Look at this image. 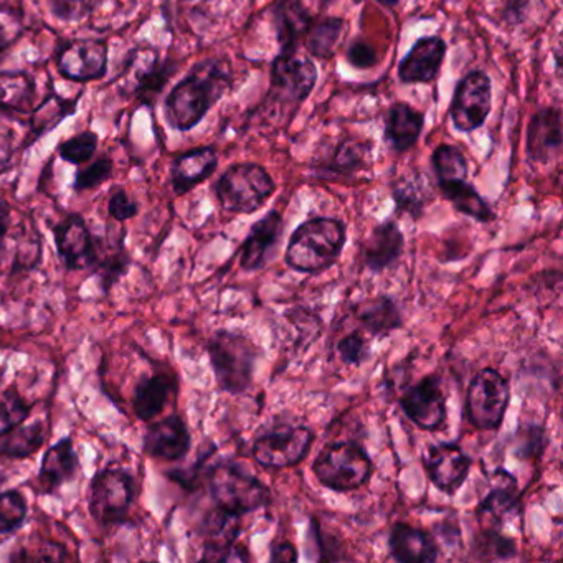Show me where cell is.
Listing matches in <instances>:
<instances>
[{"label": "cell", "instance_id": "b9f144b4", "mask_svg": "<svg viewBox=\"0 0 563 563\" xmlns=\"http://www.w3.org/2000/svg\"><path fill=\"white\" fill-rule=\"evenodd\" d=\"M98 143H100V140H98L97 133L85 131V133L77 134L70 140H65L58 146V154H60L62 159L74 164V166H84V164L93 159Z\"/></svg>", "mask_w": 563, "mask_h": 563}, {"label": "cell", "instance_id": "484cf974", "mask_svg": "<svg viewBox=\"0 0 563 563\" xmlns=\"http://www.w3.org/2000/svg\"><path fill=\"white\" fill-rule=\"evenodd\" d=\"M219 167V154L213 146L187 151L174 159L170 183L177 196L190 192L199 184L206 183Z\"/></svg>", "mask_w": 563, "mask_h": 563}, {"label": "cell", "instance_id": "d6a6232c", "mask_svg": "<svg viewBox=\"0 0 563 563\" xmlns=\"http://www.w3.org/2000/svg\"><path fill=\"white\" fill-rule=\"evenodd\" d=\"M371 154V144L358 143L354 140H345L339 143L328 163L316 167L318 176H351L365 166V159Z\"/></svg>", "mask_w": 563, "mask_h": 563}, {"label": "cell", "instance_id": "d6986e66", "mask_svg": "<svg viewBox=\"0 0 563 563\" xmlns=\"http://www.w3.org/2000/svg\"><path fill=\"white\" fill-rule=\"evenodd\" d=\"M562 111L543 107L530 118L526 154L530 163L547 164L562 151Z\"/></svg>", "mask_w": 563, "mask_h": 563}, {"label": "cell", "instance_id": "11a10c76", "mask_svg": "<svg viewBox=\"0 0 563 563\" xmlns=\"http://www.w3.org/2000/svg\"><path fill=\"white\" fill-rule=\"evenodd\" d=\"M378 4L384 5V8L394 9L400 4L401 0H375Z\"/></svg>", "mask_w": 563, "mask_h": 563}, {"label": "cell", "instance_id": "6da1fadb", "mask_svg": "<svg viewBox=\"0 0 563 563\" xmlns=\"http://www.w3.org/2000/svg\"><path fill=\"white\" fill-rule=\"evenodd\" d=\"M232 84V71L225 60L209 58L200 62L167 95L164 101L167 124L180 133L194 130L213 104L225 97Z\"/></svg>", "mask_w": 563, "mask_h": 563}, {"label": "cell", "instance_id": "83f0119b", "mask_svg": "<svg viewBox=\"0 0 563 563\" xmlns=\"http://www.w3.org/2000/svg\"><path fill=\"white\" fill-rule=\"evenodd\" d=\"M424 128V114L411 104L398 101L388 110L385 120V141L397 153L413 150L420 141Z\"/></svg>", "mask_w": 563, "mask_h": 563}, {"label": "cell", "instance_id": "9a60e30c", "mask_svg": "<svg viewBox=\"0 0 563 563\" xmlns=\"http://www.w3.org/2000/svg\"><path fill=\"white\" fill-rule=\"evenodd\" d=\"M401 410L423 430H437L446 418V395L437 375H428L405 391Z\"/></svg>", "mask_w": 563, "mask_h": 563}, {"label": "cell", "instance_id": "5b68a950", "mask_svg": "<svg viewBox=\"0 0 563 563\" xmlns=\"http://www.w3.org/2000/svg\"><path fill=\"white\" fill-rule=\"evenodd\" d=\"M136 477L123 467H104L91 477L88 510L100 526L126 522L136 499Z\"/></svg>", "mask_w": 563, "mask_h": 563}, {"label": "cell", "instance_id": "7bdbcfd3", "mask_svg": "<svg viewBox=\"0 0 563 563\" xmlns=\"http://www.w3.org/2000/svg\"><path fill=\"white\" fill-rule=\"evenodd\" d=\"M113 170L114 164L111 157H98L90 166L78 170L77 176H75L74 189L77 192L98 189V187L103 186L107 180L113 177Z\"/></svg>", "mask_w": 563, "mask_h": 563}, {"label": "cell", "instance_id": "7a4b0ae2", "mask_svg": "<svg viewBox=\"0 0 563 563\" xmlns=\"http://www.w3.org/2000/svg\"><path fill=\"white\" fill-rule=\"evenodd\" d=\"M344 245V223L318 217L295 230L286 250V263L296 272H324L338 262Z\"/></svg>", "mask_w": 563, "mask_h": 563}, {"label": "cell", "instance_id": "603a6c76", "mask_svg": "<svg viewBox=\"0 0 563 563\" xmlns=\"http://www.w3.org/2000/svg\"><path fill=\"white\" fill-rule=\"evenodd\" d=\"M179 382L173 372L157 371L153 375H144L133 391L134 415L141 421H153L163 413L170 398L177 395Z\"/></svg>", "mask_w": 563, "mask_h": 563}, {"label": "cell", "instance_id": "816d5d0a", "mask_svg": "<svg viewBox=\"0 0 563 563\" xmlns=\"http://www.w3.org/2000/svg\"><path fill=\"white\" fill-rule=\"evenodd\" d=\"M530 0H504L503 19L509 25H520L526 19Z\"/></svg>", "mask_w": 563, "mask_h": 563}, {"label": "cell", "instance_id": "7dc6e473", "mask_svg": "<svg viewBox=\"0 0 563 563\" xmlns=\"http://www.w3.org/2000/svg\"><path fill=\"white\" fill-rule=\"evenodd\" d=\"M108 212H110L111 219L123 223L134 219L140 213V206H137L136 200L128 196L126 190L117 189L108 200Z\"/></svg>", "mask_w": 563, "mask_h": 563}, {"label": "cell", "instance_id": "8992f818", "mask_svg": "<svg viewBox=\"0 0 563 563\" xmlns=\"http://www.w3.org/2000/svg\"><path fill=\"white\" fill-rule=\"evenodd\" d=\"M276 186L265 167L255 163L235 164L216 184L217 199L223 210L253 213L265 206Z\"/></svg>", "mask_w": 563, "mask_h": 563}, {"label": "cell", "instance_id": "ac0fdd59", "mask_svg": "<svg viewBox=\"0 0 563 563\" xmlns=\"http://www.w3.org/2000/svg\"><path fill=\"white\" fill-rule=\"evenodd\" d=\"M446 51V42L437 35L418 38L404 60L398 64V78L401 84H431L440 75Z\"/></svg>", "mask_w": 563, "mask_h": 563}, {"label": "cell", "instance_id": "e575fe53", "mask_svg": "<svg viewBox=\"0 0 563 563\" xmlns=\"http://www.w3.org/2000/svg\"><path fill=\"white\" fill-rule=\"evenodd\" d=\"M391 196L397 203V209L413 219H418L430 202V190L420 173L400 177L391 187Z\"/></svg>", "mask_w": 563, "mask_h": 563}, {"label": "cell", "instance_id": "836d02e7", "mask_svg": "<svg viewBox=\"0 0 563 563\" xmlns=\"http://www.w3.org/2000/svg\"><path fill=\"white\" fill-rule=\"evenodd\" d=\"M358 318H361L365 331L371 332L375 338H385V335L390 334L395 329H400L404 324L400 309L395 305L394 299L388 298V296L372 299L362 308Z\"/></svg>", "mask_w": 563, "mask_h": 563}, {"label": "cell", "instance_id": "d4e9b609", "mask_svg": "<svg viewBox=\"0 0 563 563\" xmlns=\"http://www.w3.org/2000/svg\"><path fill=\"white\" fill-rule=\"evenodd\" d=\"M283 229H285V222L282 213L276 210L266 213L252 227L249 239L243 243L242 260H240V265L245 272H256L265 266L273 250L282 240Z\"/></svg>", "mask_w": 563, "mask_h": 563}, {"label": "cell", "instance_id": "e0dca14e", "mask_svg": "<svg viewBox=\"0 0 563 563\" xmlns=\"http://www.w3.org/2000/svg\"><path fill=\"white\" fill-rule=\"evenodd\" d=\"M424 470L431 483L446 494H454L471 470V457L457 444L440 443L428 446L423 454Z\"/></svg>", "mask_w": 563, "mask_h": 563}, {"label": "cell", "instance_id": "c3c4849f", "mask_svg": "<svg viewBox=\"0 0 563 563\" xmlns=\"http://www.w3.org/2000/svg\"><path fill=\"white\" fill-rule=\"evenodd\" d=\"M347 62L354 68L364 70V68H372L377 65L378 57L377 51L374 45L368 44L364 38H355L347 48Z\"/></svg>", "mask_w": 563, "mask_h": 563}, {"label": "cell", "instance_id": "74e56055", "mask_svg": "<svg viewBox=\"0 0 563 563\" xmlns=\"http://www.w3.org/2000/svg\"><path fill=\"white\" fill-rule=\"evenodd\" d=\"M431 166L438 183H450V180H464L470 173L466 157L460 147L451 144H440L431 154Z\"/></svg>", "mask_w": 563, "mask_h": 563}, {"label": "cell", "instance_id": "cb8c5ba5", "mask_svg": "<svg viewBox=\"0 0 563 563\" xmlns=\"http://www.w3.org/2000/svg\"><path fill=\"white\" fill-rule=\"evenodd\" d=\"M272 21L282 54L299 51V44L308 35L314 18L301 0H276L272 8Z\"/></svg>", "mask_w": 563, "mask_h": 563}, {"label": "cell", "instance_id": "f1b7e54d", "mask_svg": "<svg viewBox=\"0 0 563 563\" xmlns=\"http://www.w3.org/2000/svg\"><path fill=\"white\" fill-rule=\"evenodd\" d=\"M404 233L394 220L380 223L365 240L364 263L371 272L380 273L394 265L404 253Z\"/></svg>", "mask_w": 563, "mask_h": 563}, {"label": "cell", "instance_id": "db71d44e", "mask_svg": "<svg viewBox=\"0 0 563 563\" xmlns=\"http://www.w3.org/2000/svg\"><path fill=\"white\" fill-rule=\"evenodd\" d=\"M9 227H11V207H9V203L0 197V252L4 249Z\"/></svg>", "mask_w": 563, "mask_h": 563}, {"label": "cell", "instance_id": "f907efd6", "mask_svg": "<svg viewBox=\"0 0 563 563\" xmlns=\"http://www.w3.org/2000/svg\"><path fill=\"white\" fill-rule=\"evenodd\" d=\"M15 133L4 124H0V174L8 173L14 163Z\"/></svg>", "mask_w": 563, "mask_h": 563}, {"label": "cell", "instance_id": "8d00e7d4", "mask_svg": "<svg viewBox=\"0 0 563 563\" xmlns=\"http://www.w3.org/2000/svg\"><path fill=\"white\" fill-rule=\"evenodd\" d=\"M74 111L75 103L64 100L57 93H52L51 97L45 98L44 103L32 113L31 126H29L31 141L27 144L34 143L35 140L54 130Z\"/></svg>", "mask_w": 563, "mask_h": 563}, {"label": "cell", "instance_id": "5bb4252c", "mask_svg": "<svg viewBox=\"0 0 563 563\" xmlns=\"http://www.w3.org/2000/svg\"><path fill=\"white\" fill-rule=\"evenodd\" d=\"M58 256L68 272L91 269L95 263V235L80 213H70L54 229Z\"/></svg>", "mask_w": 563, "mask_h": 563}, {"label": "cell", "instance_id": "ab89813d", "mask_svg": "<svg viewBox=\"0 0 563 563\" xmlns=\"http://www.w3.org/2000/svg\"><path fill=\"white\" fill-rule=\"evenodd\" d=\"M32 405L19 394L18 388L11 387L0 395V437L24 423L31 415Z\"/></svg>", "mask_w": 563, "mask_h": 563}, {"label": "cell", "instance_id": "7402d4cb", "mask_svg": "<svg viewBox=\"0 0 563 563\" xmlns=\"http://www.w3.org/2000/svg\"><path fill=\"white\" fill-rule=\"evenodd\" d=\"M520 509L519 487L517 481L507 471L497 470L490 483L489 493L483 497L477 507L481 523H487L486 529L503 526L514 512Z\"/></svg>", "mask_w": 563, "mask_h": 563}, {"label": "cell", "instance_id": "4fadbf2b", "mask_svg": "<svg viewBox=\"0 0 563 563\" xmlns=\"http://www.w3.org/2000/svg\"><path fill=\"white\" fill-rule=\"evenodd\" d=\"M62 77L77 84L101 80L108 70V44L98 38H80L65 44L57 54Z\"/></svg>", "mask_w": 563, "mask_h": 563}, {"label": "cell", "instance_id": "7c38bea8", "mask_svg": "<svg viewBox=\"0 0 563 563\" xmlns=\"http://www.w3.org/2000/svg\"><path fill=\"white\" fill-rule=\"evenodd\" d=\"M314 434L306 427H283L256 438L253 456L262 466L282 470L305 460Z\"/></svg>", "mask_w": 563, "mask_h": 563}, {"label": "cell", "instance_id": "44dd1931", "mask_svg": "<svg viewBox=\"0 0 563 563\" xmlns=\"http://www.w3.org/2000/svg\"><path fill=\"white\" fill-rule=\"evenodd\" d=\"M80 470V460L75 451L74 440L70 437L62 438L52 444L42 457L41 471H38L37 484L42 494L57 493L64 484L74 479Z\"/></svg>", "mask_w": 563, "mask_h": 563}, {"label": "cell", "instance_id": "3957f363", "mask_svg": "<svg viewBox=\"0 0 563 563\" xmlns=\"http://www.w3.org/2000/svg\"><path fill=\"white\" fill-rule=\"evenodd\" d=\"M210 364L220 390L240 395L252 387L258 349L245 335L217 331L207 344Z\"/></svg>", "mask_w": 563, "mask_h": 563}, {"label": "cell", "instance_id": "30bf717a", "mask_svg": "<svg viewBox=\"0 0 563 563\" xmlns=\"http://www.w3.org/2000/svg\"><path fill=\"white\" fill-rule=\"evenodd\" d=\"M509 398L506 378L494 368H484L474 375L467 388V420L477 430H497L503 424Z\"/></svg>", "mask_w": 563, "mask_h": 563}, {"label": "cell", "instance_id": "ba28073f", "mask_svg": "<svg viewBox=\"0 0 563 563\" xmlns=\"http://www.w3.org/2000/svg\"><path fill=\"white\" fill-rule=\"evenodd\" d=\"M269 81L268 101L296 111L314 90L318 68L311 58L299 54V51L292 54L279 52L278 57L273 60Z\"/></svg>", "mask_w": 563, "mask_h": 563}, {"label": "cell", "instance_id": "52a82bcc", "mask_svg": "<svg viewBox=\"0 0 563 563\" xmlns=\"http://www.w3.org/2000/svg\"><path fill=\"white\" fill-rule=\"evenodd\" d=\"M316 477L322 486L332 490L357 489L372 474V461L364 448L349 441L329 444L312 464Z\"/></svg>", "mask_w": 563, "mask_h": 563}, {"label": "cell", "instance_id": "ee69618b", "mask_svg": "<svg viewBox=\"0 0 563 563\" xmlns=\"http://www.w3.org/2000/svg\"><path fill=\"white\" fill-rule=\"evenodd\" d=\"M104 0H48L52 14L64 22H80L90 18L103 5Z\"/></svg>", "mask_w": 563, "mask_h": 563}, {"label": "cell", "instance_id": "f5cc1de1", "mask_svg": "<svg viewBox=\"0 0 563 563\" xmlns=\"http://www.w3.org/2000/svg\"><path fill=\"white\" fill-rule=\"evenodd\" d=\"M298 560V550L292 543L283 542L278 545L273 547L272 550V562L273 563H289Z\"/></svg>", "mask_w": 563, "mask_h": 563}, {"label": "cell", "instance_id": "d590c367", "mask_svg": "<svg viewBox=\"0 0 563 563\" xmlns=\"http://www.w3.org/2000/svg\"><path fill=\"white\" fill-rule=\"evenodd\" d=\"M344 32V21L339 18H324L312 22L306 35V51L314 58H332Z\"/></svg>", "mask_w": 563, "mask_h": 563}, {"label": "cell", "instance_id": "f6af8a7d", "mask_svg": "<svg viewBox=\"0 0 563 563\" xmlns=\"http://www.w3.org/2000/svg\"><path fill=\"white\" fill-rule=\"evenodd\" d=\"M368 342L361 332H351L338 344V354L344 364L361 365L368 357Z\"/></svg>", "mask_w": 563, "mask_h": 563}, {"label": "cell", "instance_id": "60d3db41", "mask_svg": "<svg viewBox=\"0 0 563 563\" xmlns=\"http://www.w3.org/2000/svg\"><path fill=\"white\" fill-rule=\"evenodd\" d=\"M516 552L514 540L500 536L496 529H484L474 539V553L479 560H507L516 555Z\"/></svg>", "mask_w": 563, "mask_h": 563}, {"label": "cell", "instance_id": "9c48e42d", "mask_svg": "<svg viewBox=\"0 0 563 563\" xmlns=\"http://www.w3.org/2000/svg\"><path fill=\"white\" fill-rule=\"evenodd\" d=\"M176 71L169 60H161L156 48L140 45L131 52L124 65L121 91L140 103L153 104Z\"/></svg>", "mask_w": 563, "mask_h": 563}, {"label": "cell", "instance_id": "1f68e13d", "mask_svg": "<svg viewBox=\"0 0 563 563\" xmlns=\"http://www.w3.org/2000/svg\"><path fill=\"white\" fill-rule=\"evenodd\" d=\"M47 438V430L42 421L34 423H22L0 437V456L9 460H25L41 450Z\"/></svg>", "mask_w": 563, "mask_h": 563}, {"label": "cell", "instance_id": "4316f807", "mask_svg": "<svg viewBox=\"0 0 563 563\" xmlns=\"http://www.w3.org/2000/svg\"><path fill=\"white\" fill-rule=\"evenodd\" d=\"M390 555L401 563H433L438 560L437 540L417 527L395 523L388 537Z\"/></svg>", "mask_w": 563, "mask_h": 563}, {"label": "cell", "instance_id": "f35d334b", "mask_svg": "<svg viewBox=\"0 0 563 563\" xmlns=\"http://www.w3.org/2000/svg\"><path fill=\"white\" fill-rule=\"evenodd\" d=\"M27 514V499L21 490H0V536H9L22 529Z\"/></svg>", "mask_w": 563, "mask_h": 563}, {"label": "cell", "instance_id": "4dcf8cb0", "mask_svg": "<svg viewBox=\"0 0 563 563\" xmlns=\"http://www.w3.org/2000/svg\"><path fill=\"white\" fill-rule=\"evenodd\" d=\"M35 100V81L27 71H0V111L27 113Z\"/></svg>", "mask_w": 563, "mask_h": 563}, {"label": "cell", "instance_id": "2e32d148", "mask_svg": "<svg viewBox=\"0 0 563 563\" xmlns=\"http://www.w3.org/2000/svg\"><path fill=\"white\" fill-rule=\"evenodd\" d=\"M192 434L179 415H169L147 427L143 453L153 460L180 461L189 454Z\"/></svg>", "mask_w": 563, "mask_h": 563}, {"label": "cell", "instance_id": "bcb514c9", "mask_svg": "<svg viewBox=\"0 0 563 563\" xmlns=\"http://www.w3.org/2000/svg\"><path fill=\"white\" fill-rule=\"evenodd\" d=\"M21 34V18L14 12L0 11V64L8 57L12 45L18 44Z\"/></svg>", "mask_w": 563, "mask_h": 563}, {"label": "cell", "instance_id": "ffe728a7", "mask_svg": "<svg viewBox=\"0 0 563 563\" xmlns=\"http://www.w3.org/2000/svg\"><path fill=\"white\" fill-rule=\"evenodd\" d=\"M131 255L126 250V230H117L110 235H95V263L91 272L100 278L104 295L126 275Z\"/></svg>", "mask_w": 563, "mask_h": 563}, {"label": "cell", "instance_id": "681fc988", "mask_svg": "<svg viewBox=\"0 0 563 563\" xmlns=\"http://www.w3.org/2000/svg\"><path fill=\"white\" fill-rule=\"evenodd\" d=\"M543 448H545V437L540 428L529 427L517 433V456H539Z\"/></svg>", "mask_w": 563, "mask_h": 563}, {"label": "cell", "instance_id": "277c9868", "mask_svg": "<svg viewBox=\"0 0 563 563\" xmlns=\"http://www.w3.org/2000/svg\"><path fill=\"white\" fill-rule=\"evenodd\" d=\"M210 496L219 509L242 517L268 506L269 489L235 463H220L207 474Z\"/></svg>", "mask_w": 563, "mask_h": 563}, {"label": "cell", "instance_id": "8fae6325", "mask_svg": "<svg viewBox=\"0 0 563 563\" xmlns=\"http://www.w3.org/2000/svg\"><path fill=\"white\" fill-rule=\"evenodd\" d=\"M493 110V81L476 70L457 84L451 100L450 117L460 133H473L484 126Z\"/></svg>", "mask_w": 563, "mask_h": 563}, {"label": "cell", "instance_id": "f546056e", "mask_svg": "<svg viewBox=\"0 0 563 563\" xmlns=\"http://www.w3.org/2000/svg\"><path fill=\"white\" fill-rule=\"evenodd\" d=\"M444 199L463 216L471 217L477 222H493L494 212L489 203L479 196L473 184L464 180H450V183H438Z\"/></svg>", "mask_w": 563, "mask_h": 563}]
</instances>
